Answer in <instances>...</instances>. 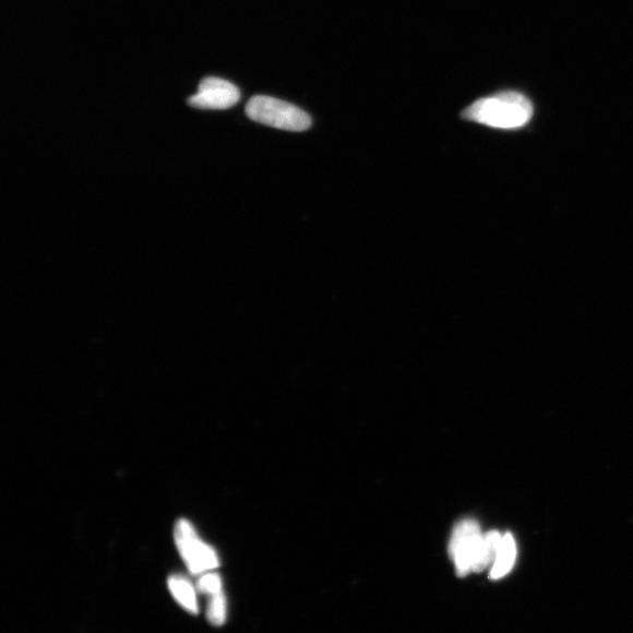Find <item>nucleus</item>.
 Returning a JSON list of instances; mask_svg holds the SVG:
<instances>
[{"label": "nucleus", "instance_id": "7", "mask_svg": "<svg viewBox=\"0 0 633 633\" xmlns=\"http://www.w3.org/2000/svg\"><path fill=\"white\" fill-rule=\"evenodd\" d=\"M168 588L178 604L189 613H199V601L192 583L180 575H174L168 580Z\"/></svg>", "mask_w": 633, "mask_h": 633}, {"label": "nucleus", "instance_id": "4", "mask_svg": "<svg viewBox=\"0 0 633 633\" xmlns=\"http://www.w3.org/2000/svg\"><path fill=\"white\" fill-rule=\"evenodd\" d=\"M176 542L190 573H210L219 565L216 551L200 540L193 526L186 519L178 522Z\"/></svg>", "mask_w": 633, "mask_h": 633}, {"label": "nucleus", "instance_id": "3", "mask_svg": "<svg viewBox=\"0 0 633 633\" xmlns=\"http://www.w3.org/2000/svg\"><path fill=\"white\" fill-rule=\"evenodd\" d=\"M483 535L478 522L471 518L462 521L454 528L450 542V557L454 561L458 577H465L473 572Z\"/></svg>", "mask_w": 633, "mask_h": 633}, {"label": "nucleus", "instance_id": "9", "mask_svg": "<svg viewBox=\"0 0 633 633\" xmlns=\"http://www.w3.org/2000/svg\"><path fill=\"white\" fill-rule=\"evenodd\" d=\"M227 598L224 592L211 596L207 619L214 626H222L227 622Z\"/></svg>", "mask_w": 633, "mask_h": 633}, {"label": "nucleus", "instance_id": "2", "mask_svg": "<svg viewBox=\"0 0 633 633\" xmlns=\"http://www.w3.org/2000/svg\"><path fill=\"white\" fill-rule=\"evenodd\" d=\"M252 121L289 132H304L311 127V118L304 110L276 98L256 95L246 107Z\"/></svg>", "mask_w": 633, "mask_h": 633}, {"label": "nucleus", "instance_id": "6", "mask_svg": "<svg viewBox=\"0 0 633 633\" xmlns=\"http://www.w3.org/2000/svg\"><path fill=\"white\" fill-rule=\"evenodd\" d=\"M516 560V544L511 533L502 536V541L498 551L497 560L490 568L489 577L500 580L512 572Z\"/></svg>", "mask_w": 633, "mask_h": 633}, {"label": "nucleus", "instance_id": "8", "mask_svg": "<svg viewBox=\"0 0 633 633\" xmlns=\"http://www.w3.org/2000/svg\"><path fill=\"white\" fill-rule=\"evenodd\" d=\"M500 532L493 530L483 535L477 562H475L473 573H482L489 566H493L498 551L502 541Z\"/></svg>", "mask_w": 633, "mask_h": 633}, {"label": "nucleus", "instance_id": "5", "mask_svg": "<svg viewBox=\"0 0 633 633\" xmlns=\"http://www.w3.org/2000/svg\"><path fill=\"white\" fill-rule=\"evenodd\" d=\"M241 92L225 79L208 76L200 83L199 91L188 105L199 109H228L239 103Z\"/></svg>", "mask_w": 633, "mask_h": 633}, {"label": "nucleus", "instance_id": "10", "mask_svg": "<svg viewBox=\"0 0 633 633\" xmlns=\"http://www.w3.org/2000/svg\"><path fill=\"white\" fill-rule=\"evenodd\" d=\"M198 588L201 593L208 594L210 596L224 592V588H222V580L215 573L204 574L198 583Z\"/></svg>", "mask_w": 633, "mask_h": 633}, {"label": "nucleus", "instance_id": "1", "mask_svg": "<svg viewBox=\"0 0 633 633\" xmlns=\"http://www.w3.org/2000/svg\"><path fill=\"white\" fill-rule=\"evenodd\" d=\"M533 114V105L524 94L502 92L475 101L464 110L463 118L493 129L516 130L526 126Z\"/></svg>", "mask_w": 633, "mask_h": 633}]
</instances>
